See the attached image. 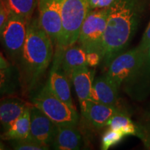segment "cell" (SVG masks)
<instances>
[{
	"label": "cell",
	"mask_w": 150,
	"mask_h": 150,
	"mask_svg": "<svg viewBox=\"0 0 150 150\" xmlns=\"http://www.w3.org/2000/svg\"><path fill=\"white\" fill-rule=\"evenodd\" d=\"M143 0H115L108 6L102 62L108 67L130 43L143 11Z\"/></svg>",
	"instance_id": "1"
},
{
	"label": "cell",
	"mask_w": 150,
	"mask_h": 150,
	"mask_svg": "<svg viewBox=\"0 0 150 150\" xmlns=\"http://www.w3.org/2000/svg\"><path fill=\"white\" fill-rule=\"evenodd\" d=\"M54 47L50 36L39 23L38 18H31L17 66L20 74L22 92L25 95L31 94L44 76L53 59Z\"/></svg>",
	"instance_id": "2"
},
{
	"label": "cell",
	"mask_w": 150,
	"mask_h": 150,
	"mask_svg": "<svg viewBox=\"0 0 150 150\" xmlns=\"http://www.w3.org/2000/svg\"><path fill=\"white\" fill-rule=\"evenodd\" d=\"M89 1L63 0L61 30L56 49L63 50L76 42L82 24L91 10Z\"/></svg>",
	"instance_id": "3"
},
{
	"label": "cell",
	"mask_w": 150,
	"mask_h": 150,
	"mask_svg": "<svg viewBox=\"0 0 150 150\" xmlns=\"http://www.w3.org/2000/svg\"><path fill=\"white\" fill-rule=\"evenodd\" d=\"M31 103L40 109L56 125H76L79 117L76 112L53 93L48 81L31 97Z\"/></svg>",
	"instance_id": "4"
},
{
	"label": "cell",
	"mask_w": 150,
	"mask_h": 150,
	"mask_svg": "<svg viewBox=\"0 0 150 150\" xmlns=\"http://www.w3.org/2000/svg\"><path fill=\"white\" fill-rule=\"evenodd\" d=\"M108 13V7L91 9L86 17L76 43L86 53L97 52L102 58L103 40Z\"/></svg>",
	"instance_id": "5"
},
{
	"label": "cell",
	"mask_w": 150,
	"mask_h": 150,
	"mask_svg": "<svg viewBox=\"0 0 150 150\" xmlns=\"http://www.w3.org/2000/svg\"><path fill=\"white\" fill-rule=\"evenodd\" d=\"M30 20L10 13L8 20L0 31V43L9 59L16 66L21 58Z\"/></svg>",
	"instance_id": "6"
},
{
	"label": "cell",
	"mask_w": 150,
	"mask_h": 150,
	"mask_svg": "<svg viewBox=\"0 0 150 150\" xmlns=\"http://www.w3.org/2000/svg\"><path fill=\"white\" fill-rule=\"evenodd\" d=\"M143 53L136 47L122 52L110 62L106 72V76L117 86L131 81L139 70L142 63Z\"/></svg>",
	"instance_id": "7"
},
{
	"label": "cell",
	"mask_w": 150,
	"mask_h": 150,
	"mask_svg": "<svg viewBox=\"0 0 150 150\" xmlns=\"http://www.w3.org/2000/svg\"><path fill=\"white\" fill-rule=\"evenodd\" d=\"M63 0H38V21L46 31L54 47L61 30V11Z\"/></svg>",
	"instance_id": "8"
},
{
	"label": "cell",
	"mask_w": 150,
	"mask_h": 150,
	"mask_svg": "<svg viewBox=\"0 0 150 150\" xmlns=\"http://www.w3.org/2000/svg\"><path fill=\"white\" fill-rule=\"evenodd\" d=\"M29 110L31 138L40 145L50 147L55 137L57 125L31 103Z\"/></svg>",
	"instance_id": "9"
},
{
	"label": "cell",
	"mask_w": 150,
	"mask_h": 150,
	"mask_svg": "<svg viewBox=\"0 0 150 150\" xmlns=\"http://www.w3.org/2000/svg\"><path fill=\"white\" fill-rule=\"evenodd\" d=\"M70 80L61 67V50L56 49L48 83L53 93L69 107L76 110L71 95Z\"/></svg>",
	"instance_id": "10"
},
{
	"label": "cell",
	"mask_w": 150,
	"mask_h": 150,
	"mask_svg": "<svg viewBox=\"0 0 150 150\" xmlns=\"http://www.w3.org/2000/svg\"><path fill=\"white\" fill-rule=\"evenodd\" d=\"M81 110L86 120L96 129L107 127L112 117L123 112L117 106H109L93 100L86 101L85 104L81 106Z\"/></svg>",
	"instance_id": "11"
},
{
	"label": "cell",
	"mask_w": 150,
	"mask_h": 150,
	"mask_svg": "<svg viewBox=\"0 0 150 150\" xmlns=\"http://www.w3.org/2000/svg\"><path fill=\"white\" fill-rule=\"evenodd\" d=\"M30 104L16 95L0 98V125L4 131L10 128Z\"/></svg>",
	"instance_id": "12"
},
{
	"label": "cell",
	"mask_w": 150,
	"mask_h": 150,
	"mask_svg": "<svg viewBox=\"0 0 150 150\" xmlns=\"http://www.w3.org/2000/svg\"><path fill=\"white\" fill-rule=\"evenodd\" d=\"M119 88L106 74L94 79L91 100L117 106Z\"/></svg>",
	"instance_id": "13"
},
{
	"label": "cell",
	"mask_w": 150,
	"mask_h": 150,
	"mask_svg": "<svg viewBox=\"0 0 150 150\" xmlns=\"http://www.w3.org/2000/svg\"><path fill=\"white\" fill-rule=\"evenodd\" d=\"M83 140L76 125H57L52 147L57 150H78L82 147Z\"/></svg>",
	"instance_id": "14"
},
{
	"label": "cell",
	"mask_w": 150,
	"mask_h": 150,
	"mask_svg": "<svg viewBox=\"0 0 150 150\" xmlns=\"http://www.w3.org/2000/svg\"><path fill=\"white\" fill-rule=\"evenodd\" d=\"M71 81L74 86L81 107L86 101L91 100L94 72L90 70L88 66L79 67L73 72Z\"/></svg>",
	"instance_id": "15"
},
{
	"label": "cell",
	"mask_w": 150,
	"mask_h": 150,
	"mask_svg": "<svg viewBox=\"0 0 150 150\" xmlns=\"http://www.w3.org/2000/svg\"><path fill=\"white\" fill-rule=\"evenodd\" d=\"M61 50L62 69L71 81L72 73L76 69L88 66L86 52L77 43Z\"/></svg>",
	"instance_id": "16"
},
{
	"label": "cell",
	"mask_w": 150,
	"mask_h": 150,
	"mask_svg": "<svg viewBox=\"0 0 150 150\" xmlns=\"http://www.w3.org/2000/svg\"><path fill=\"white\" fill-rule=\"evenodd\" d=\"M150 84V44L143 54L142 63L134 77L125 84L129 92L135 93L138 90L144 93L146 88H149Z\"/></svg>",
	"instance_id": "17"
},
{
	"label": "cell",
	"mask_w": 150,
	"mask_h": 150,
	"mask_svg": "<svg viewBox=\"0 0 150 150\" xmlns=\"http://www.w3.org/2000/svg\"><path fill=\"white\" fill-rule=\"evenodd\" d=\"M22 91L20 74L18 67L12 64L4 69H0V98L16 95Z\"/></svg>",
	"instance_id": "18"
},
{
	"label": "cell",
	"mask_w": 150,
	"mask_h": 150,
	"mask_svg": "<svg viewBox=\"0 0 150 150\" xmlns=\"http://www.w3.org/2000/svg\"><path fill=\"white\" fill-rule=\"evenodd\" d=\"M30 105L31 104L24 109L22 115L14 122L10 128L0 135V139L10 141L13 140L31 138L30 136Z\"/></svg>",
	"instance_id": "19"
},
{
	"label": "cell",
	"mask_w": 150,
	"mask_h": 150,
	"mask_svg": "<svg viewBox=\"0 0 150 150\" xmlns=\"http://www.w3.org/2000/svg\"><path fill=\"white\" fill-rule=\"evenodd\" d=\"M108 128L120 131L125 136H134L143 138L136 125H134L129 116L124 112L116 114L108 122Z\"/></svg>",
	"instance_id": "20"
},
{
	"label": "cell",
	"mask_w": 150,
	"mask_h": 150,
	"mask_svg": "<svg viewBox=\"0 0 150 150\" xmlns=\"http://www.w3.org/2000/svg\"><path fill=\"white\" fill-rule=\"evenodd\" d=\"M11 13L18 15L30 20L35 9L38 7V0H5Z\"/></svg>",
	"instance_id": "21"
},
{
	"label": "cell",
	"mask_w": 150,
	"mask_h": 150,
	"mask_svg": "<svg viewBox=\"0 0 150 150\" xmlns=\"http://www.w3.org/2000/svg\"><path fill=\"white\" fill-rule=\"evenodd\" d=\"M11 145L16 150H47L50 147L38 143L32 138L10 140Z\"/></svg>",
	"instance_id": "22"
},
{
	"label": "cell",
	"mask_w": 150,
	"mask_h": 150,
	"mask_svg": "<svg viewBox=\"0 0 150 150\" xmlns=\"http://www.w3.org/2000/svg\"><path fill=\"white\" fill-rule=\"evenodd\" d=\"M125 136L120 131L108 128V129L103 135L102 138V147L103 150H107L112 146L119 143Z\"/></svg>",
	"instance_id": "23"
},
{
	"label": "cell",
	"mask_w": 150,
	"mask_h": 150,
	"mask_svg": "<svg viewBox=\"0 0 150 150\" xmlns=\"http://www.w3.org/2000/svg\"><path fill=\"white\" fill-rule=\"evenodd\" d=\"M10 13L5 0H0V31L8 20Z\"/></svg>",
	"instance_id": "24"
},
{
	"label": "cell",
	"mask_w": 150,
	"mask_h": 150,
	"mask_svg": "<svg viewBox=\"0 0 150 150\" xmlns=\"http://www.w3.org/2000/svg\"><path fill=\"white\" fill-rule=\"evenodd\" d=\"M150 44V22L148 24L147 27L146 28L145 33H144L142 38L140 40V42L138 45L137 47L140 52L144 54V52L146 51L148 46Z\"/></svg>",
	"instance_id": "25"
},
{
	"label": "cell",
	"mask_w": 150,
	"mask_h": 150,
	"mask_svg": "<svg viewBox=\"0 0 150 150\" xmlns=\"http://www.w3.org/2000/svg\"><path fill=\"white\" fill-rule=\"evenodd\" d=\"M102 58L101 54L97 52H89L86 53V61L88 66L95 67L102 61Z\"/></svg>",
	"instance_id": "26"
},
{
	"label": "cell",
	"mask_w": 150,
	"mask_h": 150,
	"mask_svg": "<svg viewBox=\"0 0 150 150\" xmlns=\"http://www.w3.org/2000/svg\"><path fill=\"white\" fill-rule=\"evenodd\" d=\"M115 1V0H90V8H107Z\"/></svg>",
	"instance_id": "27"
},
{
	"label": "cell",
	"mask_w": 150,
	"mask_h": 150,
	"mask_svg": "<svg viewBox=\"0 0 150 150\" xmlns=\"http://www.w3.org/2000/svg\"><path fill=\"white\" fill-rule=\"evenodd\" d=\"M11 65L12 64H11L10 62L7 61V60L4 57L2 54L0 52V69L6 68V67L11 66Z\"/></svg>",
	"instance_id": "28"
},
{
	"label": "cell",
	"mask_w": 150,
	"mask_h": 150,
	"mask_svg": "<svg viewBox=\"0 0 150 150\" xmlns=\"http://www.w3.org/2000/svg\"><path fill=\"white\" fill-rule=\"evenodd\" d=\"M145 115H146V121H147V127H148V129H149V131H150V106L148 108Z\"/></svg>",
	"instance_id": "29"
},
{
	"label": "cell",
	"mask_w": 150,
	"mask_h": 150,
	"mask_svg": "<svg viewBox=\"0 0 150 150\" xmlns=\"http://www.w3.org/2000/svg\"><path fill=\"white\" fill-rule=\"evenodd\" d=\"M1 140H0V150H2V149H6V146L2 142H1Z\"/></svg>",
	"instance_id": "30"
}]
</instances>
